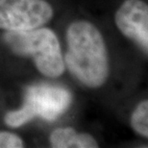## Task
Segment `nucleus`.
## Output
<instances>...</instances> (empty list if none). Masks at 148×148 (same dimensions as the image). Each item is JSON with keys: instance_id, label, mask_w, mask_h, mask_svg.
Here are the masks:
<instances>
[{"instance_id": "obj_1", "label": "nucleus", "mask_w": 148, "mask_h": 148, "mask_svg": "<svg viewBox=\"0 0 148 148\" xmlns=\"http://www.w3.org/2000/svg\"><path fill=\"white\" fill-rule=\"evenodd\" d=\"M66 67L83 85L97 88L107 81L110 72L104 38L96 26L87 20H77L66 29Z\"/></svg>"}, {"instance_id": "obj_2", "label": "nucleus", "mask_w": 148, "mask_h": 148, "mask_svg": "<svg viewBox=\"0 0 148 148\" xmlns=\"http://www.w3.org/2000/svg\"><path fill=\"white\" fill-rule=\"evenodd\" d=\"M2 38L14 54L32 58L44 76L58 78L66 70L60 42L51 29L41 26L31 30L6 31Z\"/></svg>"}, {"instance_id": "obj_3", "label": "nucleus", "mask_w": 148, "mask_h": 148, "mask_svg": "<svg viewBox=\"0 0 148 148\" xmlns=\"http://www.w3.org/2000/svg\"><path fill=\"white\" fill-rule=\"evenodd\" d=\"M54 16L46 0H0V29L24 31L38 28Z\"/></svg>"}, {"instance_id": "obj_4", "label": "nucleus", "mask_w": 148, "mask_h": 148, "mask_svg": "<svg viewBox=\"0 0 148 148\" xmlns=\"http://www.w3.org/2000/svg\"><path fill=\"white\" fill-rule=\"evenodd\" d=\"M114 22L120 33L148 52V6L143 0H125L115 12Z\"/></svg>"}, {"instance_id": "obj_5", "label": "nucleus", "mask_w": 148, "mask_h": 148, "mask_svg": "<svg viewBox=\"0 0 148 148\" xmlns=\"http://www.w3.org/2000/svg\"><path fill=\"white\" fill-rule=\"evenodd\" d=\"M24 95L31 100L37 116L53 121L69 109L72 94L66 88L50 85H34L26 88Z\"/></svg>"}, {"instance_id": "obj_6", "label": "nucleus", "mask_w": 148, "mask_h": 148, "mask_svg": "<svg viewBox=\"0 0 148 148\" xmlns=\"http://www.w3.org/2000/svg\"><path fill=\"white\" fill-rule=\"evenodd\" d=\"M49 143L53 148H97L99 146L91 135L79 133L71 127L55 129L50 134Z\"/></svg>"}, {"instance_id": "obj_7", "label": "nucleus", "mask_w": 148, "mask_h": 148, "mask_svg": "<svg viewBox=\"0 0 148 148\" xmlns=\"http://www.w3.org/2000/svg\"><path fill=\"white\" fill-rule=\"evenodd\" d=\"M37 116L34 106L31 100L24 95L22 106L17 110L6 112L4 116V122L10 128H18L21 127Z\"/></svg>"}, {"instance_id": "obj_8", "label": "nucleus", "mask_w": 148, "mask_h": 148, "mask_svg": "<svg viewBox=\"0 0 148 148\" xmlns=\"http://www.w3.org/2000/svg\"><path fill=\"white\" fill-rule=\"evenodd\" d=\"M130 124L138 135L148 137V100H143L136 106L130 117Z\"/></svg>"}, {"instance_id": "obj_9", "label": "nucleus", "mask_w": 148, "mask_h": 148, "mask_svg": "<svg viewBox=\"0 0 148 148\" xmlns=\"http://www.w3.org/2000/svg\"><path fill=\"white\" fill-rule=\"evenodd\" d=\"M24 141L18 135L8 131H0V148H22Z\"/></svg>"}]
</instances>
